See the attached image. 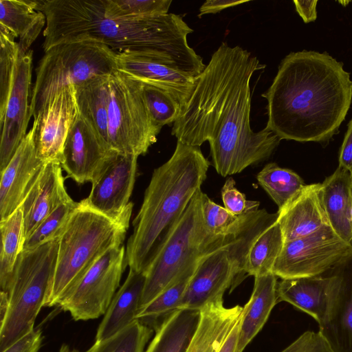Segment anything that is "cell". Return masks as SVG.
<instances>
[{"label":"cell","mask_w":352,"mask_h":352,"mask_svg":"<svg viewBox=\"0 0 352 352\" xmlns=\"http://www.w3.org/2000/svg\"><path fill=\"white\" fill-rule=\"evenodd\" d=\"M0 287L6 292L17 258L25 243L24 219L19 207L4 220L0 221Z\"/></svg>","instance_id":"f1b7e54d"},{"label":"cell","mask_w":352,"mask_h":352,"mask_svg":"<svg viewBox=\"0 0 352 352\" xmlns=\"http://www.w3.org/2000/svg\"><path fill=\"white\" fill-rule=\"evenodd\" d=\"M248 2L245 0H208L199 8V17L206 14H216L226 8Z\"/></svg>","instance_id":"7bdbcfd3"},{"label":"cell","mask_w":352,"mask_h":352,"mask_svg":"<svg viewBox=\"0 0 352 352\" xmlns=\"http://www.w3.org/2000/svg\"><path fill=\"white\" fill-rule=\"evenodd\" d=\"M32 50L19 56L3 113L0 116V173L7 166L26 135L31 118Z\"/></svg>","instance_id":"2e32d148"},{"label":"cell","mask_w":352,"mask_h":352,"mask_svg":"<svg viewBox=\"0 0 352 352\" xmlns=\"http://www.w3.org/2000/svg\"><path fill=\"white\" fill-rule=\"evenodd\" d=\"M351 228H352V202H351Z\"/></svg>","instance_id":"7dc6e473"},{"label":"cell","mask_w":352,"mask_h":352,"mask_svg":"<svg viewBox=\"0 0 352 352\" xmlns=\"http://www.w3.org/2000/svg\"><path fill=\"white\" fill-rule=\"evenodd\" d=\"M197 265L185 271L175 281L138 311L135 320L149 326L179 309L182 298Z\"/></svg>","instance_id":"1f68e13d"},{"label":"cell","mask_w":352,"mask_h":352,"mask_svg":"<svg viewBox=\"0 0 352 352\" xmlns=\"http://www.w3.org/2000/svg\"><path fill=\"white\" fill-rule=\"evenodd\" d=\"M260 186L281 209L305 185L302 179L290 169L276 163L266 164L257 174Z\"/></svg>","instance_id":"4dcf8cb0"},{"label":"cell","mask_w":352,"mask_h":352,"mask_svg":"<svg viewBox=\"0 0 352 352\" xmlns=\"http://www.w3.org/2000/svg\"><path fill=\"white\" fill-rule=\"evenodd\" d=\"M60 164L46 163L20 206L24 219L25 239L60 204L71 199L65 187Z\"/></svg>","instance_id":"d6986e66"},{"label":"cell","mask_w":352,"mask_h":352,"mask_svg":"<svg viewBox=\"0 0 352 352\" xmlns=\"http://www.w3.org/2000/svg\"><path fill=\"white\" fill-rule=\"evenodd\" d=\"M320 198L329 226L340 238L352 243L350 172L338 166L321 183Z\"/></svg>","instance_id":"603a6c76"},{"label":"cell","mask_w":352,"mask_h":352,"mask_svg":"<svg viewBox=\"0 0 352 352\" xmlns=\"http://www.w3.org/2000/svg\"><path fill=\"white\" fill-rule=\"evenodd\" d=\"M58 352H80V351L78 350H76L74 349H72L68 345L64 344L60 346ZM85 352H87V351Z\"/></svg>","instance_id":"bcb514c9"},{"label":"cell","mask_w":352,"mask_h":352,"mask_svg":"<svg viewBox=\"0 0 352 352\" xmlns=\"http://www.w3.org/2000/svg\"><path fill=\"white\" fill-rule=\"evenodd\" d=\"M78 112L74 86H69L58 92L34 119L36 152L45 164H61L65 142Z\"/></svg>","instance_id":"e0dca14e"},{"label":"cell","mask_w":352,"mask_h":352,"mask_svg":"<svg viewBox=\"0 0 352 352\" xmlns=\"http://www.w3.org/2000/svg\"><path fill=\"white\" fill-rule=\"evenodd\" d=\"M118 153L79 113L66 138L61 166L76 183H92Z\"/></svg>","instance_id":"9a60e30c"},{"label":"cell","mask_w":352,"mask_h":352,"mask_svg":"<svg viewBox=\"0 0 352 352\" xmlns=\"http://www.w3.org/2000/svg\"><path fill=\"white\" fill-rule=\"evenodd\" d=\"M16 36L0 24V116L5 110L19 58Z\"/></svg>","instance_id":"d590c367"},{"label":"cell","mask_w":352,"mask_h":352,"mask_svg":"<svg viewBox=\"0 0 352 352\" xmlns=\"http://www.w3.org/2000/svg\"><path fill=\"white\" fill-rule=\"evenodd\" d=\"M152 333L150 326L135 320L113 336L95 341L87 352H143Z\"/></svg>","instance_id":"d6a6232c"},{"label":"cell","mask_w":352,"mask_h":352,"mask_svg":"<svg viewBox=\"0 0 352 352\" xmlns=\"http://www.w3.org/2000/svg\"><path fill=\"white\" fill-rule=\"evenodd\" d=\"M35 128L33 124L7 166L1 172V221L8 218L21 206L29 189L45 164L36 152Z\"/></svg>","instance_id":"ac0fdd59"},{"label":"cell","mask_w":352,"mask_h":352,"mask_svg":"<svg viewBox=\"0 0 352 352\" xmlns=\"http://www.w3.org/2000/svg\"><path fill=\"white\" fill-rule=\"evenodd\" d=\"M144 100L148 113L157 126L162 129L174 123L180 111V104L168 91L141 81Z\"/></svg>","instance_id":"8d00e7d4"},{"label":"cell","mask_w":352,"mask_h":352,"mask_svg":"<svg viewBox=\"0 0 352 352\" xmlns=\"http://www.w3.org/2000/svg\"><path fill=\"white\" fill-rule=\"evenodd\" d=\"M261 96L267 101L266 127L280 140L325 142L346 116L352 81L327 53L292 52Z\"/></svg>","instance_id":"7a4b0ae2"},{"label":"cell","mask_w":352,"mask_h":352,"mask_svg":"<svg viewBox=\"0 0 352 352\" xmlns=\"http://www.w3.org/2000/svg\"><path fill=\"white\" fill-rule=\"evenodd\" d=\"M338 166L349 172L352 170V120L348 124L340 148Z\"/></svg>","instance_id":"b9f144b4"},{"label":"cell","mask_w":352,"mask_h":352,"mask_svg":"<svg viewBox=\"0 0 352 352\" xmlns=\"http://www.w3.org/2000/svg\"><path fill=\"white\" fill-rule=\"evenodd\" d=\"M318 1H294L296 10L305 23L314 21L316 19V4Z\"/></svg>","instance_id":"ee69618b"},{"label":"cell","mask_w":352,"mask_h":352,"mask_svg":"<svg viewBox=\"0 0 352 352\" xmlns=\"http://www.w3.org/2000/svg\"><path fill=\"white\" fill-rule=\"evenodd\" d=\"M200 311L180 309L164 318L145 352H187L197 331Z\"/></svg>","instance_id":"484cf974"},{"label":"cell","mask_w":352,"mask_h":352,"mask_svg":"<svg viewBox=\"0 0 352 352\" xmlns=\"http://www.w3.org/2000/svg\"><path fill=\"white\" fill-rule=\"evenodd\" d=\"M116 52L92 41L64 43L47 51L36 69L30 96V113L36 118L61 89L77 87L116 71Z\"/></svg>","instance_id":"ba28073f"},{"label":"cell","mask_w":352,"mask_h":352,"mask_svg":"<svg viewBox=\"0 0 352 352\" xmlns=\"http://www.w3.org/2000/svg\"><path fill=\"white\" fill-rule=\"evenodd\" d=\"M36 1L0 0V24L19 38V56L25 54L46 24Z\"/></svg>","instance_id":"4316f807"},{"label":"cell","mask_w":352,"mask_h":352,"mask_svg":"<svg viewBox=\"0 0 352 352\" xmlns=\"http://www.w3.org/2000/svg\"><path fill=\"white\" fill-rule=\"evenodd\" d=\"M352 247L329 226L284 243L272 272L281 279L322 275Z\"/></svg>","instance_id":"8fae6325"},{"label":"cell","mask_w":352,"mask_h":352,"mask_svg":"<svg viewBox=\"0 0 352 352\" xmlns=\"http://www.w3.org/2000/svg\"><path fill=\"white\" fill-rule=\"evenodd\" d=\"M117 68L140 81L170 93L182 107L188 100L195 78L182 71L169 56L153 52H116Z\"/></svg>","instance_id":"5bb4252c"},{"label":"cell","mask_w":352,"mask_h":352,"mask_svg":"<svg viewBox=\"0 0 352 352\" xmlns=\"http://www.w3.org/2000/svg\"><path fill=\"white\" fill-rule=\"evenodd\" d=\"M201 192L200 189L195 193L149 258L143 271L146 281L140 309L197 265L203 256L236 241L258 214V209L250 212L245 224L234 233L214 234L203 219Z\"/></svg>","instance_id":"5b68a950"},{"label":"cell","mask_w":352,"mask_h":352,"mask_svg":"<svg viewBox=\"0 0 352 352\" xmlns=\"http://www.w3.org/2000/svg\"><path fill=\"white\" fill-rule=\"evenodd\" d=\"M264 67L247 50L223 43L173 123L178 142L199 147L209 142L212 164L222 177L266 160L280 141L266 126L254 132L250 126V80Z\"/></svg>","instance_id":"6da1fadb"},{"label":"cell","mask_w":352,"mask_h":352,"mask_svg":"<svg viewBox=\"0 0 352 352\" xmlns=\"http://www.w3.org/2000/svg\"><path fill=\"white\" fill-rule=\"evenodd\" d=\"M78 204L71 198L60 204L25 239L23 250L59 239Z\"/></svg>","instance_id":"e575fe53"},{"label":"cell","mask_w":352,"mask_h":352,"mask_svg":"<svg viewBox=\"0 0 352 352\" xmlns=\"http://www.w3.org/2000/svg\"><path fill=\"white\" fill-rule=\"evenodd\" d=\"M320 186L321 183L305 184L281 209L278 210L277 222L285 242L329 226L321 202Z\"/></svg>","instance_id":"ffe728a7"},{"label":"cell","mask_w":352,"mask_h":352,"mask_svg":"<svg viewBox=\"0 0 352 352\" xmlns=\"http://www.w3.org/2000/svg\"><path fill=\"white\" fill-rule=\"evenodd\" d=\"M36 1V10L46 18L45 52L60 43L92 41L115 52L165 54L194 77L206 67L202 58L187 42V36L193 30L180 15L167 13L137 20H120L105 16L103 0Z\"/></svg>","instance_id":"3957f363"},{"label":"cell","mask_w":352,"mask_h":352,"mask_svg":"<svg viewBox=\"0 0 352 352\" xmlns=\"http://www.w3.org/2000/svg\"><path fill=\"white\" fill-rule=\"evenodd\" d=\"M284 239L277 221L256 239L248 254L244 274L254 277L272 272L284 245Z\"/></svg>","instance_id":"f546056e"},{"label":"cell","mask_w":352,"mask_h":352,"mask_svg":"<svg viewBox=\"0 0 352 352\" xmlns=\"http://www.w3.org/2000/svg\"><path fill=\"white\" fill-rule=\"evenodd\" d=\"M43 340L40 329H33L1 352H38Z\"/></svg>","instance_id":"60d3db41"},{"label":"cell","mask_w":352,"mask_h":352,"mask_svg":"<svg viewBox=\"0 0 352 352\" xmlns=\"http://www.w3.org/2000/svg\"><path fill=\"white\" fill-rule=\"evenodd\" d=\"M224 208L236 216L245 215L258 209L260 202L248 200L245 195L235 187L232 177L227 179L221 188Z\"/></svg>","instance_id":"f35d334b"},{"label":"cell","mask_w":352,"mask_h":352,"mask_svg":"<svg viewBox=\"0 0 352 352\" xmlns=\"http://www.w3.org/2000/svg\"><path fill=\"white\" fill-rule=\"evenodd\" d=\"M201 207L208 230L214 234L227 235L237 232L246 222L249 213L236 216L224 207L215 204L201 191Z\"/></svg>","instance_id":"74e56055"},{"label":"cell","mask_w":352,"mask_h":352,"mask_svg":"<svg viewBox=\"0 0 352 352\" xmlns=\"http://www.w3.org/2000/svg\"><path fill=\"white\" fill-rule=\"evenodd\" d=\"M138 158L133 155H116L91 183L85 202L113 220L131 218L133 204L129 199L135 182Z\"/></svg>","instance_id":"4fadbf2b"},{"label":"cell","mask_w":352,"mask_h":352,"mask_svg":"<svg viewBox=\"0 0 352 352\" xmlns=\"http://www.w3.org/2000/svg\"><path fill=\"white\" fill-rule=\"evenodd\" d=\"M280 352H333L319 331H307Z\"/></svg>","instance_id":"ab89813d"},{"label":"cell","mask_w":352,"mask_h":352,"mask_svg":"<svg viewBox=\"0 0 352 352\" xmlns=\"http://www.w3.org/2000/svg\"><path fill=\"white\" fill-rule=\"evenodd\" d=\"M160 131L146 106L141 81L118 69L113 72L108 107L110 148L122 155H145Z\"/></svg>","instance_id":"9c48e42d"},{"label":"cell","mask_w":352,"mask_h":352,"mask_svg":"<svg viewBox=\"0 0 352 352\" xmlns=\"http://www.w3.org/2000/svg\"><path fill=\"white\" fill-rule=\"evenodd\" d=\"M243 307H226L223 299L210 302L200 310L197 331L187 352H217L239 320Z\"/></svg>","instance_id":"cb8c5ba5"},{"label":"cell","mask_w":352,"mask_h":352,"mask_svg":"<svg viewBox=\"0 0 352 352\" xmlns=\"http://www.w3.org/2000/svg\"><path fill=\"white\" fill-rule=\"evenodd\" d=\"M131 218L113 220L78 202L59 238L55 272L45 307L58 305L67 292L100 256L123 245Z\"/></svg>","instance_id":"8992f818"},{"label":"cell","mask_w":352,"mask_h":352,"mask_svg":"<svg viewBox=\"0 0 352 352\" xmlns=\"http://www.w3.org/2000/svg\"><path fill=\"white\" fill-rule=\"evenodd\" d=\"M125 253L123 245L104 253L71 287L58 306L77 321L104 315L127 266Z\"/></svg>","instance_id":"30bf717a"},{"label":"cell","mask_w":352,"mask_h":352,"mask_svg":"<svg viewBox=\"0 0 352 352\" xmlns=\"http://www.w3.org/2000/svg\"><path fill=\"white\" fill-rule=\"evenodd\" d=\"M329 284L328 275L282 279L277 286L278 302L292 305L319 324L327 310Z\"/></svg>","instance_id":"d4e9b609"},{"label":"cell","mask_w":352,"mask_h":352,"mask_svg":"<svg viewBox=\"0 0 352 352\" xmlns=\"http://www.w3.org/2000/svg\"><path fill=\"white\" fill-rule=\"evenodd\" d=\"M350 175H351V185H352V170L350 172Z\"/></svg>","instance_id":"c3c4849f"},{"label":"cell","mask_w":352,"mask_h":352,"mask_svg":"<svg viewBox=\"0 0 352 352\" xmlns=\"http://www.w3.org/2000/svg\"><path fill=\"white\" fill-rule=\"evenodd\" d=\"M277 286L272 272L254 277L252 293L240 319L236 352H243L266 323L278 302Z\"/></svg>","instance_id":"7402d4cb"},{"label":"cell","mask_w":352,"mask_h":352,"mask_svg":"<svg viewBox=\"0 0 352 352\" xmlns=\"http://www.w3.org/2000/svg\"><path fill=\"white\" fill-rule=\"evenodd\" d=\"M171 0H103L104 15L120 20H137L168 13Z\"/></svg>","instance_id":"836d02e7"},{"label":"cell","mask_w":352,"mask_h":352,"mask_svg":"<svg viewBox=\"0 0 352 352\" xmlns=\"http://www.w3.org/2000/svg\"><path fill=\"white\" fill-rule=\"evenodd\" d=\"M210 165L199 146L177 141L170 158L154 170L125 248L130 270H144L156 248L201 189Z\"/></svg>","instance_id":"277c9868"},{"label":"cell","mask_w":352,"mask_h":352,"mask_svg":"<svg viewBox=\"0 0 352 352\" xmlns=\"http://www.w3.org/2000/svg\"><path fill=\"white\" fill-rule=\"evenodd\" d=\"M143 272L129 269L124 283L116 292L99 324L95 341L106 340L135 320L145 285Z\"/></svg>","instance_id":"44dd1931"},{"label":"cell","mask_w":352,"mask_h":352,"mask_svg":"<svg viewBox=\"0 0 352 352\" xmlns=\"http://www.w3.org/2000/svg\"><path fill=\"white\" fill-rule=\"evenodd\" d=\"M329 270L327 310L318 331L333 352H352V247Z\"/></svg>","instance_id":"7c38bea8"},{"label":"cell","mask_w":352,"mask_h":352,"mask_svg":"<svg viewBox=\"0 0 352 352\" xmlns=\"http://www.w3.org/2000/svg\"><path fill=\"white\" fill-rule=\"evenodd\" d=\"M240 319L226 338L217 352H236Z\"/></svg>","instance_id":"f6af8a7d"},{"label":"cell","mask_w":352,"mask_h":352,"mask_svg":"<svg viewBox=\"0 0 352 352\" xmlns=\"http://www.w3.org/2000/svg\"><path fill=\"white\" fill-rule=\"evenodd\" d=\"M109 77L110 75L99 77L74 87L79 114L108 145Z\"/></svg>","instance_id":"83f0119b"},{"label":"cell","mask_w":352,"mask_h":352,"mask_svg":"<svg viewBox=\"0 0 352 352\" xmlns=\"http://www.w3.org/2000/svg\"><path fill=\"white\" fill-rule=\"evenodd\" d=\"M58 243L55 239L19 254L6 292L8 305L0 322V352L34 329L53 281Z\"/></svg>","instance_id":"52a82bcc"}]
</instances>
